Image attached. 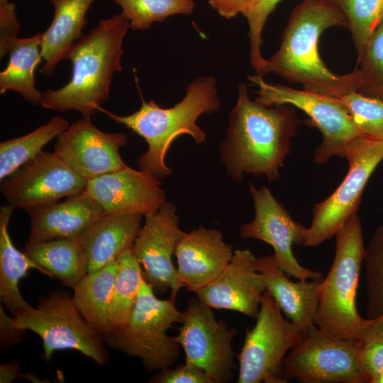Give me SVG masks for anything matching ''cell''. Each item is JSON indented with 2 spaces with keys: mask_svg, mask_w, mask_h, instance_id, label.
<instances>
[{
  "mask_svg": "<svg viewBox=\"0 0 383 383\" xmlns=\"http://www.w3.org/2000/svg\"><path fill=\"white\" fill-rule=\"evenodd\" d=\"M13 209L10 205L3 206L0 209V299L16 317L33 308L21 296L18 286L20 280L27 276L28 270L35 269L52 277L13 245L8 231Z\"/></svg>",
  "mask_w": 383,
  "mask_h": 383,
  "instance_id": "cb8c5ba5",
  "label": "cell"
},
{
  "mask_svg": "<svg viewBox=\"0 0 383 383\" xmlns=\"http://www.w3.org/2000/svg\"><path fill=\"white\" fill-rule=\"evenodd\" d=\"M256 260L249 249L235 250L221 274L195 293L196 298L211 309L231 310L256 319L266 291Z\"/></svg>",
  "mask_w": 383,
  "mask_h": 383,
  "instance_id": "ac0fdd59",
  "label": "cell"
},
{
  "mask_svg": "<svg viewBox=\"0 0 383 383\" xmlns=\"http://www.w3.org/2000/svg\"><path fill=\"white\" fill-rule=\"evenodd\" d=\"M30 218L28 242L56 238H79L105 213L100 205L84 189L62 201L26 210Z\"/></svg>",
  "mask_w": 383,
  "mask_h": 383,
  "instance_id": "ffe728a7",
  "label": "cell"
},
{
  "mask_svg": "<svg viewBox=\"0 0 383 383\" xmlns=\"http://www.w3.org/2000/svg\"><path fill=\"white\" fill-rule=\"evenodd\" d=\"M23 252L52 277L72 289L87 274L86 252L80 238L27 241Z\"/></svg>",
  "mask_w": 383,
  "mask_h": 383,
  "instance_id": "d4e9b609",
  "label": "cell"
},
{
  "mask_svg": "<svg viewBox=\"0 0 383 383\" xmlns=\"http://www.w3.org/2000/svg\"><path fill=\"white\" fill-rule=\"evenodd\" d=\"M328 1L344 16L357 58L360 57L372 34L383 19V0Z\"/></svg>",
  "mask_w": 383,
  "mask_h": 383,
  "instance_id": "f546056e",
  "label": "cell"
},
{
  "mask_svg": "<svg viewBox=\"0 0 383 383\" xmlns=\"http://www.w3.org/2000/svg\"><path fill=\"white\" fill-rule=\"evenodd\" d=\"M25 378L33 382H42L33 374H26L20 372L19 364L17 362H9L0 366V382L10 383L17 379Z\"/></svg>",
  "mask_w": 383,
  "mask_h": 383,
  "instance_id": "60d3db41",
  "label": "cell"
},
{
  "mask_svg": "<svg viewBox=\"0 0 383 383\" xmlns=\"http://www.w3.org/2000/svg\"><path fill=\"white\" fill-rule=\"evenodd\" d=\"M248 79L257 87V101L267 106H295L309 117L311 123L323 135L322 143L313 152V160L317 164H324L334 155L345 158L348 144L354 138L365 135L339 98L268 83L257 74L248 76Z\"/></svg>",
  "mask_w": 383,
  "mask_h": 383,
  "instance_id": "8fae6325",
  "label": "cell"
},
{
  "mask_svg": "<svg viewBox=\"0 0 383 383\" xmlns=\"http://www.w3.org/2000/svg\"><path fill=\"white\" fill-rule=\"evenodd\" d=\"M257 270L282 312L304 335L314 324L321 280L292 282L276 264L274 255L257 257Z\"/></svg>",
  "mask_w": 383,
  "mask_h": 383,
  "instance_id": "44dd1931",
  "label": "cell"
},
{
  "mask_svg": "<svg viewBox=\"0 0 383 383\" xmlns=\"http://www.w3.org/2000/svg\"><path fill=\"white\" fill-rule=\"evenodd\" d=\"M367 318L383 314V225L374 231L364 258Z\"/></svg>",
  "mask_w": 383,
  "mask_h": 383,
  "instance_id": "d6a6232c",
  "label": "cell"
},
{
  "mask_svg": "<svg viewBox=\"0 0 383 383\" xmlns=\"http://www.w3.org/2000/svg\"><path fill=\"white\" fill-rule=\"evenodd\" d=\"M174 340L183 349L185 362L205 372L211 383L231 381L235 365L232 341L237 334L211 308L198 298L189 299Z\"/></svg>",
  "mask_w": 383,
  "mask_h": 383,
  "instance_id": "7c38bea8",
  "label": "cell"
},
{
  "mask_svg": "<svg viewBox=\"0 0 383 383\" xmlns=\"http://www.w3.org/2000/svg\"><path fill=\"white\" fill-rule=\"evenodd\" d=\"M118 261L88 273L73 288V301L84 318L105 338L111 332L110 307Z\"/></svg>",
  "mask_w": 383,
  "mask_h": 383,
  "instance_id": "484cf974",
  "label": "cell"
},
{
  "mask_svg": "<svg viewBox=\"0 0 383 383\" xmlns=\"http://www.w3.org/2000/svg\"><path fill=\"white\" fill-rule=\"evenodd\" d=\"M282 0H250L242 14L248 23L250 60L256 74L260 72L265 62L262 57V33L269 16Z\"/></svg>",
  "mask_w": 383,
  "mask_h": 383,
  "instance_id": "e575fe53",
  "label": "cell"
},
{
  "mask_svg": "<svg viewBox=\"0 0 383 383\" xmlns=\"http://www.w3.org/2000/svg\"><path fill=\"white\" fill-rule=\"evenodd\" d=\"M365 135L383 142V100L353 91L339 98Z\"/></svg>",
  "mask_w": 383,
  "mask_h": 383,
  "instance_id": "836d02e7",
  "label": "cell"
},
{
  "mask_svg": "<svg viewBox=\"0 0 383 383\" xmlns=\"http://www.w3.org/2000/svg\"><path fill=\"white\" fill-rule=\"evenodd\" d=\"M117 261L118 270L110 307V333L121 329L128 322L144 279L141 265L133 250L122 253Z\"/></svg>",
  "mask_w": 383,
  "mask_h": 383,
  "instance_id": "f1b7e54d",
  "label": "cell"
},
{
  "mask_svg": "<svg viewBox=\"0 0 383 383\" xmlns=\"http://www.w3.org/2000/svg\"><path fill=\"white\" fill-rule=\"evenodd\" d=\"M346 27L343 13L328 0H302L290 13L279 50L259 74L274 73L304 89L340 98L357 91L355 72L338 75L323 62L318 52L321 35L328 28Z\"/></svg>",
  "mask_w": 383,
  "mask_h": 383,
  "instance_id": "7a4b0ae2",
  "label": "cell"
},
{
  "mask_svg": "<svg viewBox=\"0 0 383 383\" xmlns=\"http://www.w3.org/2000/svg\"><path fill=\"white\" fill-rule=\"evenodd\" d=\"M87 183L55 152L42 150L4 179L0 190L9 205L26 210L79 193Z\"/></svg>",
  "mask_w": 383,
  "mask_h": 383,
  "instance_id": "4fadbf2b",
  "label": "cell"
},
{
  "mask_svg": "<svg viewBox=\"0 0 383 383\" xmlns=\"http://www.w3.org/2000/svg\"><path fill=\"white\" fill-rule=\"evenodd\" d=\"M13 317H9L0 307V337L3 345H9L21 340L22 333L12 324Z\"/></svg>",
  "mask_w": 383,
  "mask_h": 383,
  "instance_id": "ab89813d",
  "label": "cell"
},
{
  "mask_svg": "<svg viewBox=\"0 0 383 383\" xmlns=\"http://www.w3.org/2000/svg\"><path fill=\"white\" fill-rule=\"evenodd\" d=\"M373 383H383V372L374 381Z\"/></svg>",
  "mask_w": 383,
  "mask_h": 383,
  "instance_id": "7bdbcfd3",
  "label": "cell"
},
{
  "mask_svg": "<svg viewBox=\"0 0 383 383\" xmlns=\"http://www.w3.org/2000/svg\"><path fill=\"white\" fill-rule=\"evenodd\" d=\"M41 38L39 33L28 38L18 37L12 42L9 62L0 72V94L16 91L30 104L40 105L43 92L35 87L34 72L43 60Z\"/></svg>",
  "mask_w": 383,
  "mask_h": 383,
  "instance_id": "4316f807",
  "label": "cell"
},
{
  "mask_svg": "<svg viewBox=\"0 0 383 383\" xmlns=\"http://www.w3.org/2000/svg\"><path fill=\"white\" fill-rule=\"evenodd\" d=\"M174 255L181 283L196 293L221 274L233 253L232 245L223 241L221 231L200 226L184 232L177 243Z\"/></svg>",
  "mask_w": 383,
  "mask_h": 383,
  "instance_id": "d6986e66",
  "label": "cell"
},
{
  "mask_svg": "<svg viewBox=\"0 0 383 383\" xmlns=\"http://www.w3.org/2000/svg\"><path fill=\"white\" fill-rule=\"evenodd\" d=\"M69 126L66 118L55 116L25 135L1 142V181L37 156L47 143L57 138Z\"/></svg>",
  "mask_w": 383,
  "mask_h": 383,
  "instance_id": "83f0119b",
  "label": "cell"
},
{
  "mask_svg": "<svg viewBox=\"0 0 383 383\" xmlns=\"http://www.w3.org/2000/svg\"><path fill=\"white\" fill-rule=\"evenodd\" d=\"M96 0H57L54 2V15L47 30L42 33L41 55L44 65L40 73L51 76L59 62L67 60L72 45L84 34L86 15Z\"/></svg>",
  "mask_w": 383,
  "mask_h": 383,
  "instance_id": "603a6c76",
  "label": "cell"
},
{
  "mask_svg": "<svg viewBox=\"0 0 383 383\" xmlns=\"http://www.w3.org/2000/svg\"><path fill=\"white\" fill-rule=\"evenodd\" d=\"M54 152L87 181L126 166L119 149L126 145L124 133H105L91 118L70 125L57 138Z\"/></svg>",
  "mask_w": 383,
  "mask_h": 383,
  "instance_id": "2e32d148",
  "label": "cell"
},
{
  "mask_svg": "<svg viewBox=\"0 0 383 383\" xmlns=\"http://www.w3.org/2000/svg\"><path fill=\"white\" fill-rule=\"evenodd\" d=\"M335 236V254L326 277L319 283L313 323L333 336L359 340L365 318L357 309L356 296L366 248L357 212L347 219Z\"/></svg>",
  "mask_w": 383,
  "mask_h": 383,
  "instance_id": "5b68a950",
  "label": "cell"
},
{
  "mask_svg": "<svg viewBox=\"0 0 383 383\" xmlns=\"http://www.w3.org/2000/svg\"><path fill=\"white\" fill-rule=\"evenodd\" d=\"M255 206V217L240 228L242 238L260 240L274 250L276 264L287 275L298 280L322 279L321 272L301 265L292 252V245H304L306 228L294 221L276 200L268 188L257 189L249 183Z\"/></svg>",
  "mask_w": 383,
  "mask_h": 383,
  "instance_id": "5bb4252c",
  "label": "cell"
},
{
  "mask_svg": "<svg viewBox=\"0 0 383 383\" xmlns=\"http://www.w3.org/2000/svg\"><path fill=\"white\" fill-rule=\"evenodd\" d=\"M211 7L220 16L231 18L242 13L250 0H208Z\"/></svg>",
  "mask_w": 383,
  "mask_h": 383,
  "instance_id": "f35d334b",
  "label": "cell"
},
{
  "mask_svg": "<svg viewBox=\"0 0 383 383\" xmlns=\"http://www.w3.org/2000/svg\"><path fill=\"white\" fill-rule=\"evenodd\" d=\"M121 8V13L133 30H145L155 22L167 17L190 15L194 9L193 0H110Z\"/></svg>",
  "mask_w": 383,
  "mask_h": 383,
  "instance_id": "4dcf8cb0",
  "label": "cell"
},
{
  "mask_svg": "<svg viewBox=\"0 0 383 383\" xmlns=\"http://www.w3.org/2000/svg\"><path fill=\"white\" fill-rule=\"evenodd\" d=\"M47 1H49L50 2H51L52 4H53L54 2H55V1H57V0H47Z\"/></svg>",
  "mask_w": 383,
  "mask_h": 383,
  "instance_id": "ee69618b",
  "label": "cell"
},
{
  "mask_svg": "<svg viewBox=\"0 0 383 383\" xmlns=\"http://www.w3.org/2000/svg\"><path fill=\"white\" fill-rule=\"evenodd\" d=\"M220 106L215 78L202 76L188 84L184 97L172 107L161 108L150 100L143 101L139 110L127 116L101 110L145 140L148 148L138 157L137 165L161 179L172 174L165 162L172 143L182 134L190 135L196 144L205 142L206 133L196 124L197 119L216 112Z\"/></svg>",
  "mask_w": 383,
  "mask_h": 383,
  "instance_id": "277c9868",
  "label": "cell"
},
{
  "mask_svg": "<svg viewBox=\"0 0 383 383\" xmlns=\"http://www.w3.org/2000/svg\"><path fill=\"white\" fill-rule=\"evenodd\" d=\"M362 340L333 336L314 324L287 354L282 365L286 383H370L361 361Z\"/></svg>",
  "mask_w": 383,
  "mask_h": 383,
  "instance_id": "ba28073f",
  "label": "cell"
},
{
  "mask_svg": "<svg viewBox=\"0 0 383 383\" xmlns=\"http://www.w3.org/2000/svg\"><path fill=\"white\" fill-rule=\"evenodd\" d=\"M303 336L284 318L272 295L263 294L256 323L247 328L244 343L237 355L238 383H286L282 365L289 351Z\"/></svg>",
  "mask_w": 383,
  "mask_h": 383,
  "instance_id": "9c48e42d",
  "label": "cell"
},
{
  "mask_svg": "<svg viewBox=\"0 0 383 383\" xmlns=\"http://www.w3.org/2000/svg\"><path fill=\"white\" fill-rule=\"evenodd\" d=\"M238 94L219 146L221 161L234 182H240L244 173L277 180L296 134V112L290 105L267 106L252 101L244 82L238 84Z\"/></svg>",
  "mask_w": 383,
  "mask_h": 383,
  "instance_id": "6da1fadb",
  "label": "cell"
},
{
  "mask_svg": "<svg viewBox=\"0 0 383 383\" xmlns=\"http://www.w3.org/2000/svg\"><path fill=\"white\" fill-rule=\"evenodd\" d=\"M361 340L362 365L370 383H373L383 372V333H370Z\"/></svg>",
  "mask_w": 383,
  "mask_h": 383,
  "instance_id": "d590c367",
  "label": "cell"
},
{
  "mask_svg": "<svg viewBox=\"0 0 383 383\" xmlns=\"http://www.w3.org/2000/svg\"><path fill=\"white\" fill-rule=\"evenodd\" d=\"M153 383H211L201 368L184 362L173 369L165 368L155 374L150 380Z\"/></svg>",
  "mask_w": 383,
  "mask_h": 383,
  "instance_id": "74e56055",
  "label": "cell"
},
{
  "mask_svg": "<svg viewBox=\"0 0 383 383\" xmlns=\"http://www.w3.org/2000/svg\"><path fill=\"white\" fill-rule=\"evenodd\" d=\"M84 189L105 214L146 216L155 212L167 201L159 179L128 165L88 180Z\"/></svg>",
  "mask_w": 383,
  "mask_h": 383,
  "instance_id": "e0dca14e",
  "label": "cell"
},
{
  "mask_svg": "<svg viewBox=\"0 0 383 383\" xmlns=\"http://www.w3.org/2000/svg\"><path fill=\"white\" fill-rule=\"evenodd\" d=\"M21 26L16 6L9 0H0V57L9 53L12 42L18 38Z\"/></svg>",
  "mask_w": 383,
  "mask_h": 383,
  "instance_id": "8d00e7d4",
  "label": "cell"
},
{
  "mask_svg": "<svg viewBox=\"0 0 383 383\" xmlns=\"http://www.w3.org/2000/svg\"><path fill=\"white\" fill-rule=\"evenodd\" d=\"M357 60V91L383 100V19Z\"/></svg>",
  "mask_w": 383,
  "mask_h": 383,
  "instance_id": "1f68e13d",
  "label": "cell"
},
{
  "mask_svg": "<svg viewBox=\"0 0 383 383\" xmlns=\"http://www.w3.org/2000/svg\"><path fill=\"white\" fill-rule=\"evenodd\" d=\"M140 213L104 214L79 238L86 252L87 274L95 272L133 250L141 228Z\"/></svg>",
  "mask_w": 383,
  "mask_h": 383,
  "instance_id": "7402d4cb",
  "label": "cell"
},
{
  "mask_svg": "<svg viewBox=\"0 0 383 383\" xmlns=\"http://www.w3.org/2000/svg\"><path fill=\"white\" fill-rule=\"evenodd\" d=\"M345 158L348 161V172L327 199L314 206L304 246L317 247L331 239L357 211L365 187L383 160V142L367 135L355 138L348 144Z\"/></svg>",
  "mask_w": 383,
  "mask_h": 383,
  "instance_id": "30bf717a",
  "label": "cell"
},
{
  "mask_svg": "<svg viewBox=\"0 0 383 383\" xmlns=\"http://www.w3.org/2000/svg\"><path fill=\"white\" fill-rule=\"evenodd\" d=\"M183 321L175 301L160 299L152 287L141 282L137 302L127 324L105 338V343L138 357L149 372L170 367L179 357V345L167 332Z\"/></svg>",
  "mask_w": 383,
  "mask_h": 383,
  "instance_id": "8992f818",
  "label": "cell"
},
{
  "mask_svg": "<svg viewBox=\"0 0 383 383\" xmlns=\"http://www.w3.org/2000/svg\"><path fill=\"white\" fill-rule=\"evenodd\" d=\"M129 21L122 14L101 20L71 47L67 57L72 64L70 80L57 89L43 91L40 105L60 112L73 110L91 118L110 96L113 74L122 71L123 41Z\"/></svg>",
  "mask_w": 383,
  "mask_h": 383,
  "instance_id": "3957f363",
  "label": "cell"
},
{
  "mask_svg": "<svg viewBox=\"0 0 383 383\" xmlns=\"http://www.w3.org/2000/svg\"><path fill=\"white\" fill-rule=\"evenodd\" d=\"M12 324L40 337L45 360H50L55 350L72 349L99 365L109 362L104 337L84 318L72 296L63 290L51 291L48 296L39 300L36 308L13 316Z\"/></svg>",
  "mask_w": 383,
  "mask_h": 383,
  "instance_id": "52a82bcc",
  "label": "cell"
},
{
  "mask_svg": "<svg viewBox=\"0 0 383 383\" xmlns=\"http://www.w3.org/2000/svg\"><path fill=\"white\" fill-rule=\"evenodd\" d=\"M373 333H383V314L372 319L365 318L360 332V339Z\"/></svg>",
  "mask_w": 383,
  "mask_h": 383,
  "instance_id": "b9f144b4",
  "label": "cell"
},
{
  "mask_svg": "<svg viewBox=\"0 0 383 383\" xmlns=\"http://www.w3.org/2000/svg\"><path fill=\"white\" fill-rule=\"evenodd\" d=\"M145 217L133 251L143 268L145 281L154 292L162 294L170 289V299L175 301L184 287L172 262L177 243L184 233L179 226L176 208L166 201L155 212Z\"/></svg>",
  "mask_w": 383,
  "mask_h": 383,
  "instance_id": "9a60e30c",
  "label": "cell"
}]
</instances>
